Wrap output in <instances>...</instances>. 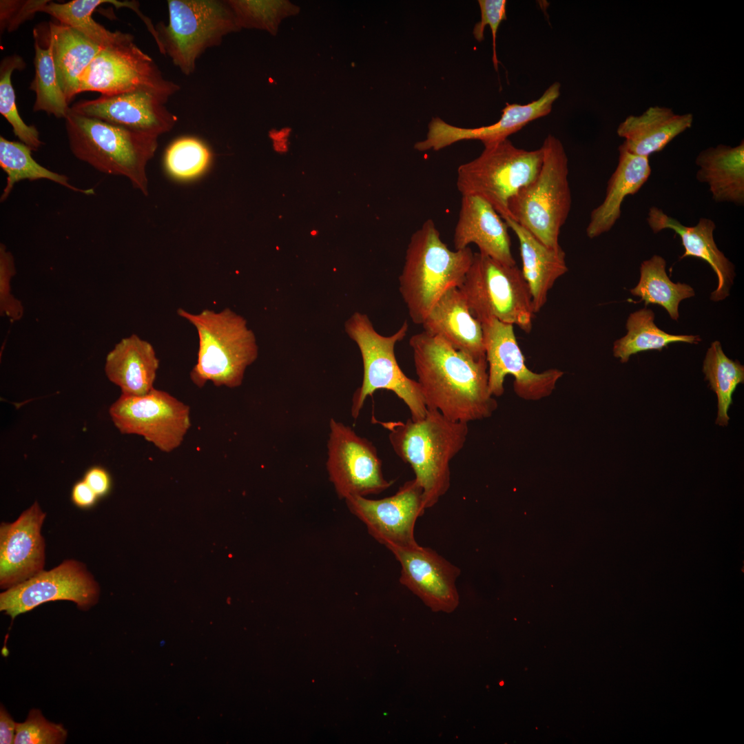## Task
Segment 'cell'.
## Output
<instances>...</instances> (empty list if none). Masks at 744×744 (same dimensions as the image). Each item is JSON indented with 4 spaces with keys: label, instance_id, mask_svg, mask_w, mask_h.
I'll return each instance as SVG.
<instances>
[{
    "label": "cell",
    "instance_id": "5",
    "mask_svg": "<svg viewBox=\"0 0 744 744\" xmlns=\"http://www.w3.org/2000/svg\"><path fill=\"white\" fill-rule=\"evenodd\" d=\"M177 313L196 328L198 335L192 382L200 388L208 382L216 386H240L246 369L258 355L255 335L246 320L229 308L219 312L205 309L196 314L179 308Z\"/></svg>",
    "mask_w": 744,
    "mask_h": 744
},
{
    "label": "cell",
    "instance_id": "26",
    "mask_svg": "<svg viewBox=\"0 0 744 744\" xmlns=\"http://www.w3.org/2000/svg\"><path fill=\"white\" fill-rule=\"evenodd\" d=\"M692 114H676L670 108L651 107L640 116L621 123L617 134L631 153L648 157L661 151L673 138L692 126Z\"/></svg>",
    "mask_w": 744,
    "mask_h": 744
},
{
    "label": "cell",
    "instance_id": "4",
    "mask_svg": "<svg viewBox=\"0 0 744 744\" xmlns=\"http://www.w3.org/2000/svg\"><path fill=\"white\" fill-rule=\"evenodd\" d=\"M65 124L69 147L76 158L100 172L125 176L148 194L146 166L154 156L158 136L70 110Z\"/></svg>",
    "mask_w": 744,
    "mask_h": 744
},
{
    "label": "cell",
    "instance_id": "32",
    "mask_svg": "<svg viewBox=\"0 0 744 744\" xmlns=\"http://www.w3.org/2000/svg\"><path fill=\"white\" fill-rule=\"evenodd\" d=\"M703 372L710 388L717 396L718 412L715 423L726 426L730 420L727 412L732 404V395L737 386L744 382V366L738 360L727 357L720 342L714 341L707 349Z\"/></svg>",
    "mask_w": 744,
    "mask_h": 744
},
{
    "label": "cell",
    "instance_id": "21",
    "mask_svg": "<svg viewBox=\"0 0 744 744\" xmlns=\"http://www.w3.org/2000/svg\"><path fill=\"white\" fill-rule=\"evenodd\" d=\"M422 326L425 333L475 359L486 358L482 323L472 315L458 287L440 297Z\"/></svg>",
    "mask_w": 744,
    "mask_h": 744
},
{
    "label": "cell",
    "instance_id": "23",
    "mask_svg": "<svg viewBox=\"0 0 744 744\" xmlns=\"http://www.w3.org/2000/svg\"><path fill=\"white\" fill-rule=\"evenodd\" d=\"M159 360L153 346L133 334L122 339L106 357L105 373L123 395L139 396L154 388Z\"/></svg>",
    "mask_w": 744,
    "mask_h": 744
},
{
    "label": "cell",
    "instance_id": "22",
    "mask_svg": "<svg viewBox=\"0 0 744 744\" xmlns=\"http://www.w3.org/2000/svg\"><path fill=\"white\" fill-rule=\"evenodd\" d=\"M648 223L654 233L669 229L678 234L685 249L680 259L695 257L707 262L718 278V286L712 293L713 301L725 299L730 295V289L735 276L733 264L718 249L713 237L714 223L708 218H701L694 227H688L665 214L657 207L650 208Z\"/></svg>",
    "mask_w": 744,
    "mask_h": 744
},
{
    "label": "cell",
    "instance_id": "31",
    "mask_svg": "<svg viewBox=\"0 0 744 744\" xmlns=\"http://www.w3.org/2000/svg\"><path fill=\"white\" fill-rule=\"evenodd\" d=\"M666 262L660 256L654 255L643 261L640 267V279L637 286L630 291L640 297L645 304H659L663 307L670 318L677 320L679 305L681 300L693 297L692 287L683 283L672 282L665 271Z\"/></svg>",
    "mask_w": 744,
    "mask_h": 744
},
{
    "label": "cell",
    "instance_id": "25",
    "mask_svg": "<svg viewBox=\"0 0 744 744\" xmlns=\"http://www.w3.org/2000/svg\"><path fill=\"white\" fill-rule=\"evenodd\" d=\"M619 152L618 165L608 182L605 198L591 212L586 227V234L590 238L611 229L621 216L624 198L636 194L650 175L648 157L630 152L623 144L619 146Z\"/></svg>",
    "mask_w": 744,
    "mask_h": 744
},
{
    "label": "cell",
    "instance_id": "3",
    "mask_svg": "<svg viewBox=\"0 0 744 744\" xmlns=\"http://www.w3.org/2000/svg\"><path fill=\"white\" fill-rule=\"evenodd\" d=\"M473 254L469 247L451 250L431 219L412 234L399 290L413 322L422 325L440 297L450 288L459 287Z\"/></svg>",
    "mask_w": 744,
    "mask_h": 744
},
{
    "label": "cell",
    "instance_id": "43",
    "mask_svg": "<svg viewBox=\"0 0 744 744\" xmlns=\"http://www.w3.org/2000/svg\"><path fill=\"white\" fill-rule=\"evenodd\" d=\"M71 498L79 508H89L95 504L99 497L84 480H81L74 485Z\"/></svg>",
    "mask_w": 744,
    "mask_h": 744
},
{
    "label": "cell",
    "instance_id": "17",
    "mask_svg": "<svg viewBox=\"0 0 744 744\" xmlns=\"http://www.w3.org/2000/svg\"><path fill=\"white\" fill-rule=\"evenodd\" d=\"M400 563V582L433 612L451 613L459 605V568L431 548L418 544L389 549Z\"/></svg>",
    "mask_w": 744,
    "mask_h": 744
},
{
    "label": "cell",
    "instance_id": "20",
    "mask_svg": "<svg viewBox=\"0 0 744 744\" xmlns=\"http://www.w3.org/2000/svg\"><path fill=\"white\" fill-rule=\"evenodd\" d=\"M508 225L496 210L476 196H462L454 232L455 250L474 243L479 252L502 263L515 265Z\"/></svg>",
    "mask_w": 744,
    "mask_h": 744
},
{
    "label": "cell",
    "instance_id": "45",
    "mask_svg": "<svg viewBox=\"0 0 744 744\" xmlns=\"http://www.w3.org/2000/svg\"><path fill=\"white\" fill-rule=\"evenodd\" d=\"M289 130L284 129L280 131L272 130L269 132V136L273 141L285 140L289 134Z\"/></svg>",
    "mask_w": 744,
    "mask_h": 744
},
{
    "label": "cell",
    "instance_id": "30",
    "mask_svg": "<svg viewBox=\"0 0 744 744\" xmlns=\"http://www.w3.org/2000/svg\"><path fill=\"white\" fill-rule=\"evenodd\" d=\"M654 313L643 308L630 313L626 324L627 333L614 341L613 355L621 363H626L631 355L649 350L661 351L674 342L697 344L699 335H672L660 329L654 323Z\"/></svg>",
    "mask_w": 744,
    "mask_h": 744
},
{
    "label": "cell",
    "instance_id": "36",
    "mask_svg": "<svg viewBox=\"0 0 744 744\" xmlns=\"http://www.w3.org/2000/svg\"><path fill=\"white\" fill-rule=\"evenodd\" d=\"M239 28H256L276 35L281 21L300 9L288 1L227 0Z\"/></svg>",
    "mask_w": 744,
    "mask_h": 744
},
{
    "label": "cell",
    "instance_id": "38",
    "mask_svg": "<svg viewBox=\"0 0 744 744\" xmlns=\"http://www.w3.org/2000/svg\"><path fill=\"white\" fill-rule=\"evenodd\" d=\"M67 736L61 724L49 721L39 710L32 709L24 722L17 723L14 744H61Z\"/></svg>",
    "mask_w": 744,
    "mask_h": 744
},
{
    "label": "cell",
    "instance_id": "1",
    "mask_svg": "<svg viewBox=\"0 0 744 744\" xmlns=\"http://www.w3.org/2000/svg\"><path fill=\"white\" fill-rule=\"evenodd\" d=\"M409 345L427 409L465 423L492 414L497 405L486 358L475 359L424 331L413 335Z\"/></svg>",
    "mask_w": 744,
    "mask_h": 744
},
{
    "label": "cell",
    "instance_id": "19",
    "mask_svg": "<svg viewBox=\"0 0 744 744\" xmlns=\"http://www.w3.org/2000/svg\"><path fill=\"white\" fill-rule=\"evenodd\" d=\"M165 103L154 94L136 91L81 100L70 107V111L158 136L170 131L177 120Z\"/></svg>",
    "mask_w": 744,
    "mask_h": 744
},
{
    "label": "cell",
    "instance_id": "39",
    "mask_svg": "<svg viewBox=\"0 0 744 744\" xmlns=\"http://www.w3.org/2000/svg\"><path fill=\"white\" fill-rule=\"evenodd\" d=\"M16 273L14 258L5 245H0V313L12 321L19 320L23 314L21 302L11 293L10 280Z\"/></svg>",
    "mask_w": 744,
    "mask_h": 744
},
{
    "label": "cell",
    "instance_id": "37",
    "mask_svg": "<svg viewBox=\"0 0 744 744\" xmlns=\"http://www.w3.org/2000/svg\"><path fill=\"white\" fill-rule=\"evenodd\" d=\"M210 160L208 147L193 137H183L175 141L165 155L167 170L179 179H190L201 174L208 167Z\"/></svg>",
    "mask_w": 744,
    "mask_h": 744
},
{
    "label": "cell",
    "instance_id": "11",
    "mask_svg": "<svg viewBox=\"0 0 744 744\" xmlns=\"http://www.w3.org/2000/svg\"><path fill=\"white\" fill-rule=\"evenodd\" d=\"M179 90L180 86L166 79L152 58L137 46L132 34L121 32L85 69L79 79V94L97 92L114 95L143 91L167 102Z\"/></svg>",
    "mask_w": 744,
    "mask_h": 744
},
{
    "label": "cell",
    "instance_id": "6",
    "mask_svg": "<svg viewBox=\"0 0 744 744\" xmlns=\"http://www.w3.org/2000/svg\"><path fill=\"white\" fill-rule=\"evenodd\" d=\"M541 148L539 173L510 199L508 209L511 219L546 246L557 249L572 203L568 161L563 144L554 135H548Z\"/></svg>",
    "mask_w": 744,
    "mask_h": 744
},
{
    "label": "cell",
    "instance_id": "12",
    "mask_svg": "<svg viewBox=\"0 0 744 744\" xmlns=\"http://www.w3.org/2000/svg\"><path fill=\"white\" fill-rule=\"evenodd\" d=\"M109 414L121 433L142 436L165 453L178 448L191 426L189 406L155 388L143 395L121 394Z\"/></svg>",
    "mask_w": 744,
    "mask_h": 744
},
{
    "label": "cell",
    "instance_id": "33",
    "mask_svg": "<svg viewBox=\"0 0 744 744\" xmlns=\"http://www.w3.org/2000/svg\"><path fill=\"white\" fill-rule=\"evenodd\" d=\"M103 3H111L118 8H128L130 6V1L116 0H73L66 3L49 1L40 12L47 13L59 23L78 30L103 48L113 43L121 33L119 30L110 31L92 18L94 10Z\"/></svg>",
    "mask_w": 744,
    "mask_h": 744
},
{
    "label": "cell",
    "instance_id": "34",
    "mask_svg": "<svg viewBox=\"0 0 744 744\" xmlns=\"http://www.w3.org/2000/svg\"><path fill=\"white\" fill-rule=\"evenodd\" d=\"M34 39V77L30 89L36 95L33 105L34 112L43 111L58 118H65L70 110L69 103L58 80L51 46L41 47L38 32L33 30Z\"/></svg>",
    "mask_w": 744,
    "mask_h": 744
},
{
    "label": "cell",
    "instance_id": "16",
    "mask_svg": "<svg viewBox=\"0 0 744 744\" xmlns=\"http://www.w3.org/2000/svg\"><path fill=\"white\" fill-rule=\"evenodd\" d=\"M350 512L362 521L369 534L390 549L417 544L415 526L425 512L423 491L413 479L395 494L380 499L353 496L345 499Z\"/></svg>",
    "mask_w": 744,
    "mask_h": 744
},
{
    "label": "cell",
    "instance_id": "44",
    "mask_svg": "<svg viewBox=\"0 0 744 744\" xmlns=\"http://www.w3.org/2000/svg\"><path fill=\"white\" fill-rule=\"evenodd\" d=\"M17 723L3 705L0 709V743H14Z\"/></svg>",
    "mask_w": 744,
    "mask_h": 744
},
{
    "label": "cell",
    "instance_id": "13",
    "mask_svg": "<svg viewBox=\"0 0 744 744\" xmlns=\"http://www.w3.org/2000/svg\"><path fill=\"white\" fill-rule=\"evenodd\" d=\"M327 469L340 499L379 494L393 484L384 477L375 446L331 418Z\"/></svg>",
    "mask_w": 744,
    "mask_h": 744
},
{
    "label": "cell",
    "instance_id": "15",
    "mask_svg": "<svg viewBox=\"0 0 744 744\" xmlns=\"http://www.w3.org/2000/svg\"><path fill=\"white\" fill-rule=\"evenodd\" d=\"M481 323L488 363V387L493 396L503 394L507 375L514 377V389L524 398L536 400L552 391L563 373L557 369L542 373L529 369L517 343L513 325L493 318Z\"/></svg>",
    "mask_w": 744,
    "mask_h": 744
},
{
    "label": "cell",
    "instance_id": "7",
    "mask_svg": "<svg viewBox=\"0 0 744 744\" xmlns=\"http://www.w3.org/2000/svg\"><path fill=\"white\" fill-rule=\"evenodd\" d=\"M167 6L169 22L155 27L156 42L185 75L194 72L207 49L240 30L227 0H169Z\"/></svg>",
    "mask_w": 744,
    "mask_h": 744
},
{
    "label": "cell",
    "instance_id": "8",
    "mask_svg": "<svg viewBox=\"0 0 744 744\" xmlns=\"http://www.w3.org/2000/svg\"><path fill=\"white\" fill-rule=\"evenodd\" d=\"M348 335L357 344L362 360L363 379L352 399L351 415L356 420L367 397L378 389L393 392L409 408L413 420L424 417L427 408L417 380L406 376L395 355V346L409 331L404 321L393 335L384 336L373 328L369 317L354 313L345 323Z\"/></svg>",
    "mask_w": 744,
    "mask_h": 744
},
{
    "label": "cell",
    "instance_id": "42",
    "mask_svg": "<svg viewBox=\"0 0 744 744\" xmlns=\"http://www.w3.org/2000/svg\"><path fill=\"white\" fill-rule=\"evenodd\" d=\"M83 480L89 485L99 497L105 496L110 490L111 478L103 468L95 466L88 469Z\"/></svg>",
    "mask_w": 744,
    "mask_h": 744
},
{
    "label": "cell",
    "instance_id": "40",
    "mask_svg": "<svg viewBox=\"0 0 744 744\" xmlns=\"http://www.w3.org/2000/svg\"><path fill=\"white\" fill-rule=\"evenodd\" d=\"M481 19L477 23L473 30L475 39L482 42L484 39V28L486 25L490 28L493 38L492 60L496 71L498 70L499 61L496 52V39L501 22L506 19V0H479Z\"/></svg>",
    "mask_w": 744,
    "mask_h": 744
},
{
    "label": "cell",
    "instance_id": "35",
    "mask_svg": "<svg viewBox=\"0 0 744 744\" xmlns=\"http://www.w3.org/2000/svg\"><path fill=\"white\" fill-rule=\"evenodd\" d=\"M25 67L23 59L16 54L3 58L0 64V113L11 125L20 142L37 151L42 145L39 133L34 125H27L21 118L16 105V96L11 76L16 70Z\"/></svg>",
    "mask_w": 744,
    "mask_h": 744
},
{
    "label": "cell",
    "instance_id": "10",
    "mask_svg": "<svg viewBox=\"0 0 744 744\" xmlns=\"http://www.w3.org/2000/svg\"><path fill=\"white\" fill-rule=\"evenodd\" d=\"M542 161L541 147L526 150L506 139L484 146L478 157L459 165L457 187L462 196L488 202L503 220L511 218L510 199L537 177Z\"/></svg>",
    "mask_w": 744,
    "mask_h": 744
},
{
    "label": "cell",
    "instance_id": "14",
    "mask_svg": "<svg viewBox=\"0 0 744 744\" xmlns=\"http://www.w3.org/2000/svg\"><path fill=\"white\" fill-rule=\"evenodd\" d=\"M99 595V584L85 566L66 559L1 592L0 610L14 619L41 604L57 600L71 601L86 610L97 603Z\"/></svg>",
    "mask_w": 744,
    "mask_h": 744
},
{
    "label": "cell",
    "instance_id": "41",
    "mask_svg": "<svg viewBox=\"0 0 744 744\" xmlns=\"http://www.w3.org/2000/svg\"><path fill=\"white\" fill-rule=\"evenodd\" d=\"M48 0H1L0 1L1 31H14L22 23L39 12Z\"/></svg>",
    "mask_w": 744,
    "mask_h": 744
},
{
    "label": "cell",
    "instance_id": "24",
    "mask_svg": "<svg viewBox=\"0 0 744 744\" xmlns=\"http://www.w3.org/2000/svg\"><path fill=\"white\" fill-rule=\"evenodd\" d=\"M515 234L522 261L521 272L528 286L535 313L546 303L549 291L568 271L566 254L560 247L550 248L511 218L504 220Z\"/></svg>",
    "mask_w": 744,
    "mask_h": 744
},
{
    "label": "cell",
    "instance_id": "2",
    "mask_svg": "<svg viewBox=\"0 0 744 744\" xmlns=\"http://www.w3.org/2000/svg\"><path fill=\"white\" fill-rule=\"evenodd\" d=\"M375 421L389 431L395 453L413 469L425 508L434 506L449 489L450 463L466 443L468 423L451 420L431 409L416 420Z\"/></svg>",
    "mask_w": 744,
    "mask_h": 744
},
{
    "label": "cell",
    "instance_id": "27",
    "mask_svg": "<svg viewBox=\"0 0 744 744\" xmlns=\"http://www.w3.org/2000/svg\"><path fill=\"white\" fill-rule=\"evenodd\" d=\"M696 178L707 183L716 202H744V143L736 147L719 145L702 151L696 159Z\"/></svg>",
    "mask_w": 744,
    "mask_h": 744
},
{
    "label": "cell",
    "instance_id": "9",
    "mask_svg": "<svg viewBox=\"0 0 744 744\" xmlns=\"http://www.w3.org/2000/svg\"><path fill=\"white\" fill-rule=\"evenodd\" d=\"M472 315L480 322L496 319L528 333L535 316L531 294L517 266L502 263L480 252L458 288Z\"/></svg>",
    "mask_w": 744,
    "mask_h": 744
},
{
    "label": "cell",
    "instance_id": "28",
    "mask_svg": "<svg viewBox=\"0 0 744 744\" xmlns=\"http://www.w3.org/2000/svg\"><path fill=\"white\" fill-rule=\"evenodd\" d=\"M51 46L58 80L68 103L79 94V79L102 48L78 30L62 23H49Z\"/></svg>",
    "mask_w": 744,
    "mask_h": 744
},
{
    "label": "cell",
    "instance_id": "29",
    "mask_svg": "<svg viewBox=\"0 0 744 744\" xmlns=\"http://www.w3.org/2000/svg\"><path fill=\"white\" fill-rule=\"evenodd\" d=\"M32 151L30 147L21 142L0 136V166L6 174V183L1 196V203L9 197L16 183L24 180L34 181L46 179L75 192L86 195L95 194L94 189L75 187L69 182L66 176L40 165L33 158Z\"/></svg>",
    "mask_w": 744,
    "mask_h": 744
},
{
    "label": "cell",
    "instance_id": "18",
    "mask_svg": "<svg viewBox=\"0 0 744 744\" xmlns=\"http://www.w3.org/2000/svg\"><path fill=\"white\" fill-rule=\"evenodd\" d=\"M46 513L36 501L12 523L0 526V586L5 590L43 570Z\"/></svg>",
    "mask_w": 744,
    "mask_h": 744
}]
</instances>
